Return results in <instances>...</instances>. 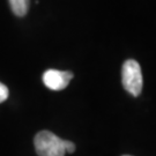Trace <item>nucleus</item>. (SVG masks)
I'll use <instances>...</instances> for the list:
<instances>
[{
	"instance_id": "1",
	"label": "nucleus",
	"mask_w": 156,
	"mask_h": 156,
	"mask_svg": "<svg viewBox=\"0 0 156 156\" xmlns=\"http://www.w3.org/2000/svg\"><path fill=\"white\" fill-rule=\"evenodd\" d=\"M65 141L50 131H41L35 135L34 145L38 156H65Z\"/></svg>"
},
{
	"instance_id": "2",
	"label": "nucleus",
	"mask_w": 156,
	"mask_h": 156,
	"mask_svg": "<svg viewBox=\"0 0 156 156\" xmlns=\"http://www.w3.org/2000/svg\"><path fill=\"white\" fill-rule=\"evenodd\" d=\"M122 83L125 90L133 96H139L142 91L144 79L139 62L128 59L122 67Z\"/></svg>"
},
{
	"instance_id": "3",
	"label": "nucleus",
	"mask_w": 156,
	"mask_h": 156,
	"mask_svg": "<svg viewBox=\"0 0 156 156\" xmlns=\"http://www.w3.org/2000/svg\"><path fill=\"white\" fill-rule=\"evenodd\" d=\"M73 76V73L69 71L48 69L43 74V82L51 90H62L68 86Z\"/></svg>"
},
{
	"instance_id": "4",
	"label": "nucleus",
	"mask_w": 156,
	"mask_h": 156,
	"mask_svg": "<svg viewBox=\"0 0 156 156\" xmlns=\"http://www.w3.org/2000/svg\"><path fill=\"white\" fill-rule=\"evenodd\" d=\"M9 5L16 16H24L28 12L29 0H9Z\"/></svg>"
},
{
	"instance_id": "5",
	"label": "nucleus",
	"mask_w": 156,
	"mask_h": 156,
	"mask_svg": "<svg viewBox=\"0 0 156 156\" xmlns=\"http://www.w3.org/2000/svg\"><path fill=\"white\" fill-rule=\"evenodd\" d=\"M8 94H9L8 88H7L4 83H1V82H0V103H2L4 101L7 100Z\"/></svg>"
},
{
	"instance_id": "6",
	"label": "nucleus",
	"mask_w": 156,
	"mask_h": 156,
	"mask_svg": "<svg viewBox=\"0 0 156 156\" xmlns=\"http://www.w3.org/2000/svg\"><path fill=\"white\" fill-rule=\"evenodd\" d=\"M65 149H66V153L72 154V153H74V151H75V145L73 144L72 141L66 140V141H65Z\"/></svg>"
},
{
	"instance_id": "7",
	"label": "nucleus",
	"mask_w": 156,
	"mask_h": 156,
	"mask_svg": "<svg viewBox=\"0 0 156 156\" xmlns=\"http://www.w3.org/2000/svg\"><path fill=\"white\" fill-rule=\"evenodd\" d=\"M123 156H131V155H123Z\"/></svg>"
}]
</instances>
